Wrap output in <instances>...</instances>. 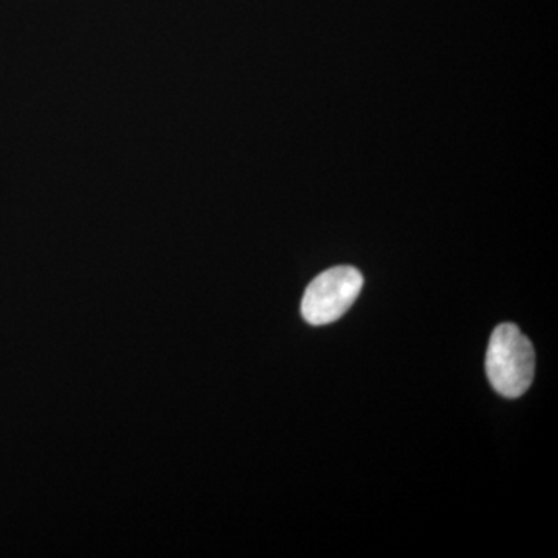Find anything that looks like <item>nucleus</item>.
Here are the masks:
<instances>
[{
	"instance_id": "obj_1",
	"label": "nucleus",
	"mask_w": 558,
	"mask_h": 558,
	"mask_svg": "<svg viewBox=\"0 0 558 558\" xmlns=\"http://www.w3.org/2000/svg\"><path fill=\"white\" fill-rule=\"evenodd\" d=\"M486 371L498 395L515 399L531 388L535 374V351L531 340L515 325H499L488 341Z\"/></svg>"
},
{
	"instance_id": "obj_2",
	"label": "nucleus",
	"mask_w": 558,
	"mask_h": 558,
	"mask_svg": "<svg viewBox=\"0 0 558 558\" xmlns=\"http://www.w3.org/2000/svg\"><path fill=\"white\" fill-rule=\"evenodd\" d=\"M362 288V274L354 267L340 266L323 271L307 286L301 314L312 326L329 325L351 310Z\"/></svg>"
}]
</instances>
